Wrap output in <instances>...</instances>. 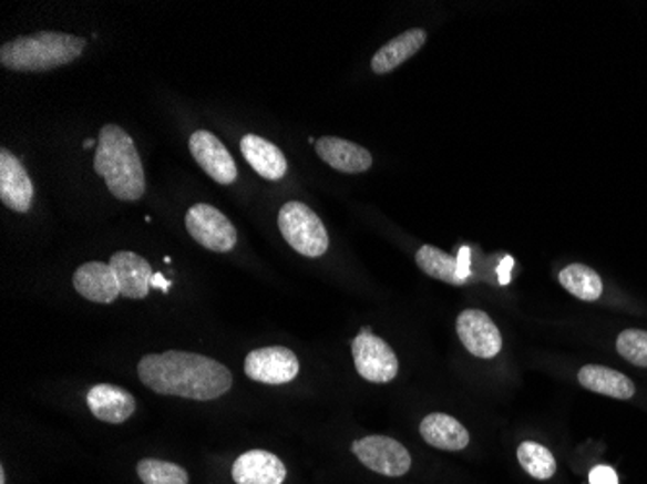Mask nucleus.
<instances>
[{
  "label": "nucleus",
  "mask_w": 647,
  "mask_h": 484,
  "mask_svg": "<svg viewBox=\"0 0 647 484\" xmlns=\"http://www.w3.org/2000/svg\"><path fill=\"white\" fill-rule=\"evenodd\" d=\"M188 147H191L194 162L198 163L202 171L219 185H233L239 177V171L233 162L229 150L212 132H194L188 140Z\"/></svg>",
  "instance_id": "obj_10"
},
{
  "label": "nucleus",
  "mask_w": 647,
  "mask_h": 484,
  "mask_svg": "<svg viewBox=\"0 0 647 484\" xmlns=\"http://www.w3.org/2000/svg\"><path fill=\"white\" fill-rule=\"evenodd\" d=\"M579 384L584 385L589 392L602 393V395H609L615 400H630L636 388H634L633 380L625 377L623 372L607 369V367H599V364H587L579 370Z\"/></svg>",
  "instance_id": "obj_21"
},
{
  "label": "nucleus",
  "mask_w": 647,
  "mask_h": 484,
  "mask_svg": "<svg viewBox=\"0 0 647 484\" xmlns=\"http://www.w3.org/2000/svg\"><path fill=\"white\" fill-rule=\"evenodd\" d=\"M278 225L284 239L307 258L322 256L330 246L322 219L302 202H287L279 209Z\"/></svg>",
  "instance_id": "obj_4"
},
{
  "label": "nucleus",
  "mask_w": 647,
  "mask_h": 484,
  "mask_svg": "<svg viewBox=\"0 0 647 484\" xmlns=\"http://www.w3.org/2000/svg\"><path fill=\"white\" fill-rule=\"evenodd\" d=\"M138 378L152 392L212 401L229 392L233 377L222 362L198 353L165 351L138 362Z\"/></svg>",
  "instance_id": "obj_1"
},
{
  "label": "nucleus",
  "mask_w": 647,
  "mask_h": 484,
  "mask_svg": "<svg viewBox=\"0 0 647 484\" xmlns=\"http://www.w3.org/2000/svg\"><path fill=\"white\" fill-rule=\"evenodd\" d=\"M424 43H427V31L421 28L403 31L398 38L388 41L382 49H378V53L370 61V69L374 74H390L411 56H415Z\"/></svg>",
  "instance_id": "obj_19"
},
{
  "label": "nucleus",
  "mask_w": 647,
  "mask_h": 484,
  "mask_svg": "<svg viewBox=\"0 0 647 484\" xmlns=\"http://www.w3.org/2000/svg\"><path fill=\"white\" fill-rule=\"evenodd\" d=\"M245 374L263 384H289L299 374V359L287 347H263L247 354Z\"/></svg>",
  "instance_id": "obj_8"
},
{
  "label": "nucleus",
  "mask_w": 647,
  "mask_h": 484,
  "mask_svg": "<svg viewBox=\"0 0 647 484\" xmlns=\"http://www.w3.org/2000/svg\"><path fill=\"white\" fill-rule=\"evenodd\" d=\"M93 169L109 193L121 202H138L146 193V173L138 150L129 132L116 124H105L100 131Z\"/></svg>",
  "instance_id": "obj_2"
},
{
  "label": "nucleus",
  "mask_w": 647,
  "mask_h": 484,
  "mask_svg": "<svg viewBox=\"0 0 647 484\" xmlns=\"http://www.w3.org/2000/svg\"><path fill=\"white\" fill-rule=\"evenodd\" d=\"M33 200V185L22 162L8 152L0 150V202L18 214L30 212Z\"/></svg>",
  "instance_id": "obj_11"
},
{
  "label": "nucleus",
  "mask_w": 647,
  "mask_h": 484,
  "mask_svg": "<svg viewBox=\"0 0 647 484\" xmlns=\"http://www.w3.org/2000/svg\"><path fill=\"white\" fill-rule=\"evenodd\" d=\"M185 225L188 235L212 253H232L239 240L235 225L209 204H196L188 209Z\"/></svg>",
  "instance_id": "obj_6"
},
{
  "label": "nucleus",
  "mask_w": 647,
  "mask_h": 484,
  "mask_svg": "<svg viewBox=\"0 0 647 484\" xmlns=\"http://www.w3.org/2000/svg\"><path fill=\"white\" fill-rule=\"evenodd\" d=\"M415 260L417 266L423 269L427 276L446 281V284L463 285L470 277L468 266H462V261L458 260L455 256L440 250L437 246H421L417 250Z\"/></svg>",
  "instance_id": "obj_20"
},
{
  "label": "nucleus",
  "mask_w": 647,
  "mask_h": 484,
  "mask_svg": "<svg viewBox=\"0 0 647 484\" xmlns=\"http://www.w3.org/2000/svg\"><path fill=\"white\" fill-rule=\"evenodd\" d=\"M109 266L115 271L123 297L134 300L146 299L154 279V271L146 258L136 253L121 250L111 256Z\"/></svg>",
  "instance_id": "obj_12"
},
{
  "label": "nucleus",
  "mask_w": 647,
  "mask_h": 484,
  "mask_svg": "<svg viewBox=\"0 0 647 484\" xmlns=\"http://www.w3.org/2000/svg\"><path fill=\"white\" fill-rule=\"evenodd\" d=\"M419 432L427 444L444 452H462L470 444V432L454 416L446 413H431L424 416Z\"/></svg>",
  "instance_id": "obj_18"
},
{
  "label": "nucleus",
  "mask_w": 647,
  "mask_h": 484,
  "mask_svg": "<svg viewBox=\"0 0 647 484\" xmlns=\"http://www.w3.org/2000/svg\"><path fill=\"white\" fill-rule=\"evenodd\" d=\"M589 484H618L617 471L609 465H597L589 473Z\"/></svg>",
  "instance_id": "obj_26"
},
{
  "label": "nucleus",
  "mask_w": 647,
  "mask_h": 484,
  "mask_svg": "<svg viewBox=\"0 0 647 484\" xmlns=\"http://www.w3.org/2000/svg\"><path fill=\"white\" fill-rule=\"evenodd\" d=\"M517 462L537 481H548L555 475V455L548 447L537 442H524L517 447Z\"/></svg>",
  "instance_id": "obj_23"
},
{
  "label": "nucleus",
  "mask_w": 647,
  "mask_h": 484,
  "mask_svg": "<svg viewBox=\"0 0 647 484\" xmlns=\"http://www.w3.org/2000/svg\"><path fill=\"white\" fill-rule=\"evenodd\" d=\"M240 152L245 155L248 165L268 181H279L286 177L287 159L284 152L271 142L258 136V134H247L240 140Z\"/></svg>",
  "instance_id": "obj_17"
},
{
  "label": "nucleus",
  "mask_w": 647,
  "mask_h": 484,
  "mask_svg": "<svg viewBox=\"0 0 647 484\" xmlns=\"http://www.w3.org/2000/svg\"><path fill=\"white\" fill-rule=\"evenodd\" d=\"M72 284H74V289L84 299L100 302V305H111L121 295V287H119L115 271L109 264H103V261L82 264L74 271Z\"/></svg>",
  "instance_id": "obj_13"
},
{
  "label": "nucleus",
  "mask_w": 647,
  "mask_h": 484,
  "mask_svg": "<svg viewBox=\"0 0 647 484\" xmlns=\"http://www.w3.org/2000/svg\"><path fill=\"white\" fill-rule=\"evenodd\" d=\"M233 481L237 484H284L287 470L278 455L253 450L233 463Z\"/></svg>",
  "instance_id": "obj_14"
},
{
  "label": "nucleus",
  "mask_w": 647,
  "mask_h": 484,
  "mask_svg": "<svg viewBox=\"0 0 647 484\" xmlns=\"http://www.w3.org/2000/svg\"><path fill=\"white\" fill-rule=\"evenodd\" d=\"M317 154L324 163H328L331 169L339 171V173H347V175H357V173H364L372 167V155L369 150L349 142V140L333 138V136H326V138L318 140Z\"/></svg>",
  "instance_id": "obj_16"
},
{
  "label": "nucleus",
  "mask_w": 647,
  "mask_h": 484,
  "mask_svg": "<svg viewBox=\"0 0 647 484\" xmlns=\"http://www.w3.org/2000/svg\"><path fill=\"white\" fill-rule=\"evenodd\" d=\"M93 144H95V142H93V140H85V142H84L85 150H88V147H92Z\"/></svg>",
  "instance_id": "obj_29"
},
{
  "label": "nucleus",
  "mask_w": 647,
  "mask_h": 484,
  "mask_svg": "<svg viewBox=\"0 0 647 484\" xmlns=\"http://www.w3.org/2000/svg\"><path fill=\"white\" fill-rule=\"evenodd\" d=\"M463 347L479 359H493L501 353L502 336L491 316L483 310H463L455 322Z\"/></svg>",
  "instance_id": "obj_9"
},
{
  "label": "nucleus",
  "mask_w": 647,
  "mask_h": 484,
  "mask_svg": "<svg viewBox=\"0 0 647 484\" xmlns=\"http://www.w3.org/2000/svg\"><path fill=\"white\" fill-rule=\"evenodd\" d=\"M0 484H7V475H4V470L0 471Z\"/></svg>",
  "instance_id": "obj_28"
},
{
  "label": "nucleus",
  "mask_w": 647,
  "mask_h": 484,
  "mask_svg": "<svg viewBox=\"0 0 647 484\" xmlns=\"http://www.w3.org/2000/svg\"><path fill=\"white\" fill-rule=\"evenodd\" d=\"M152 287H160L163 292L170 291L171 284L165 279V277L160 276V274H154V279H152Z\"/></svg>",
  "instance_id": "obj_27"
},
{
  "label": "nucleus",
  "mask_w": 647,
  "mask_h": 484,
  "mask_svg": "<svg viewBox=\"0 0 647 484\" xmlns=\"http://www.w3.org/2000/svg\"><path fill=\"white\" fill-rule=\"evenodd\" d=\"M88 408L103 423L121 424L134 415L136 400L119 385L97 384L88 392Z\"/></svg>",
  "instance_id": "obj_15"
},
{
  "label": "nucleus",
  "mask_w": 647,
  "mask_h": 484,
  "mask_svg": "<svg viewBox=\"0 0 647 484\" xmlns=\"http://www.w3.org/2000/svg\"><path fill=\"white\" fill-rule=\"evenodd\" d=\"M351 353L357 372L372 384L392 382L400 370V362L392 347L388 346L384 339L377 338L370 328H364L351 341Z\"/></svg>",
  "instance_id": "obj_5"
},
{
  "label": "nucleus",
  "mask_w": 647,
  "mask_h": 484,
  "mask_svg": "<svg viewBox=\"0 0 647 484\" xmlns=\"http://www.w3.org/2000/svg\"><path fill=\"white\" fill-rule=\"evenodd\" d=\"M88 41L61 31H39L0 47V64L14 72H47L74 62Z\"/></svg>",
  "instance_id": "obj_3"
},
{
  "label": "nucleus",
  "mask_w": 647,
  "mask_h": 484,
  "mask_svg": "<svg viewBox=\"0 0 647 484\" xmlns=\"http://www.w3.org/2000/svg\"><path fill=\"white\" fill-rule=\"evenodd\" d=\"M353 454L367 470L386 477H401L411 470V455L403 444L388 436L355 440Z\"/></svg>",
  "instance_id": "obj_7"
},
{
  "label": "nucleus",
  "mask_w": 647,
  "mask_h": 484,
  "mask_svg": "<svg viewBox=\"0 0 647 484\" xmlns=\"http://www.w3.org/2000/svg\"><path fill=\"white\" fill-rule=\"evenodd\" d=\"M558 281L566 291L578 297L579 300H586V302H594L603 295L602 277L597 276L595 269L584 266V264L566 266L561 271Z\"/></svg>",
  "instance_id": "obj_22"
},
{
  "label": "nucleus",
  "mask_w": 647,
  "mask_h": 484,
  "mask_svg": "<svg viewBox=\"0 0 647 484\" xmlns=\"http://www.w3.org/2000/svg\"><path fill=\"white\" fill-rule=\"evenodd\" d=\"M136 471L144 484H188V473L177 463L142 460Z\"/></svg>",
  "instance_id": "obj_24"
},
{
  "label": "nucleus",
  "mask_w": 647,
  "mask_h": 484,
  "mask_svg": "<svg viewBox=\"0 0 647 484\" xmlns=\"http://www.w3.org/2000/svg\"><path fill=\"white\" fill-rule=\"evenodd\" d=\"M617 351L626 361L647 369V331L625 330L617 339Z\"/></svg>",
  "instance_id": "obj_25"
}]
</instances>
